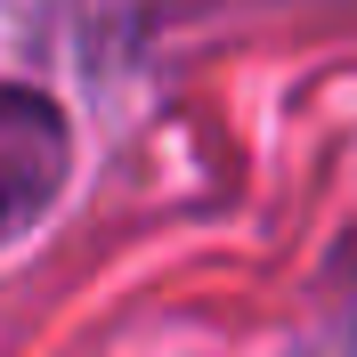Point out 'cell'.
I'll use <instances>...</instances> for the list:
<instances>
[{
    "instance_id": "cell-1",
    "label": "cell",
    "mask_w": 357,
    "mask_h": 357,
    "mask_svg": "<svg viewBox=\"0 0 357 357\" xmlns=\"http://www.w3.org/2000/svg\"><path fill=\"white\" fill-rule=\"evenodd\" d=\"M57 162H66L57 114L41 98H0V236L57 187Z\"/></svg>"
}]
</instances>
